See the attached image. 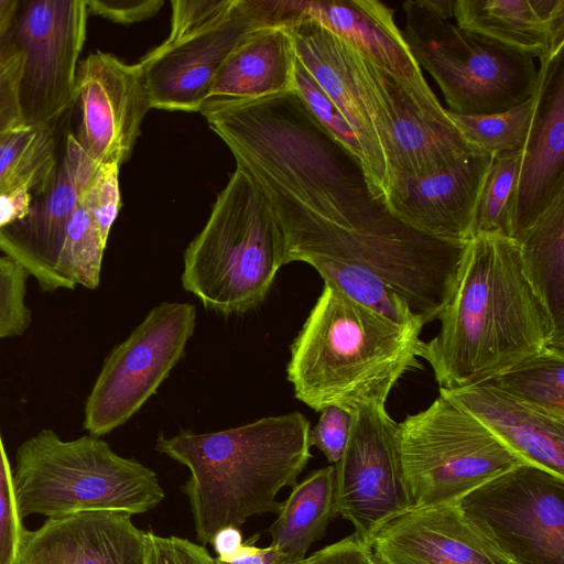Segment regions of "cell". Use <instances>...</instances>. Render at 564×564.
<instances>
[{
	"label": "cell",
	"mask_w": 564,
	"mask_h": 564,
	"mask_svg": "<svg viewBox=\"0 0 564 564\" xmlns=\"http://www.w3.org/2000/svg\"><path fill=\"white\" fill-rule=\"evenodd\" d=\"M199 112L262 188L283 232L312 218L354 227L386 203L295 89Z\"/></svg>",
	"instance_id": "1"
},
{
	"label": "cell",
	"mask_w": 564,
	"mask_h": 564,
	"mask_svg": "<svg viewBox=\"0 0 564 564\" xmlns=\"http://www.w3.org/2000/svg\"><path fill=\"white\" fill-rule=\"evenodd\" d=\"M438 319L440 330L423 341L421 357L445 390L484 383L547 349L560 351L511 237L476 235L466 242Z\"/></svg>",
	"instance_id": "2"
},
{
	"label": "cell",
	"mask_w": 564,
	"mask_h": 564,
	"mask_svg": "<svg viewBox=\"0 0 564 564\" xmlns=\"http://www.w3.org/2000/svg\"><path fill=\"white\" fill-rule=\"evenodd\" d=\"M310 431V421L291 412L217 432L160 434L155 449L189 470L183 490L197 540L210 543L223 528L278 513V494L297 484L312 457Z\"/></svg>",
	"instance_id": "3"
},
{
	"label": "cell",
	"mask_w": 564,
	"mask_h": 564,
	"mask_svg": "<svg viewBox=\"0 0 564 564\" xmlns=\"http://www.w3.org/2000/svg\"><path fill=\"white\" fill-rule=\"evenodd\" d=\"M421 326L397 323L324 284L291 345L288 380L321 412L386 403L399 379L420 367Z\"/></svg>",
	"instance_id": "4"
},
{
	"label": "cell",
	"mask_w": 564,
	"mask_h": 564,
	"mask_svg": "<svg viewBox=\"0 0 564 564\" xmlns=\"http://www.w3.org/2000/svg\"><path fill=\"white\" fill-rule=\"evenodd\" d=\"M286 263H334L369 273L395 291L426 325L453 295L466 242L426 235L387 204L354 227L313 218L286 234Z\"/></svg>",
	"instance_id": "5"
},
{
	"label": "cell",
	"mask_w": 564,
	"mask_h": 564,
	"mask_svg": "<svg viewBox=\"0 0 564 564\" xmlns=\"http://www.w3.org/2000/svg\"><path fill=\"white\" fill-rule=\"evenodd\" d=\"M284 264L282 227L259 184L236 167L185 250L182 285L209 310L245 313L264 301Z\"/></svg>",
	"instance_id": "6"
},
{
	"label": "cell",
	"mask_w": 564,
	"mask_h": 564,
	"mask_svg": "<svg viewBox=\"0 0 564 564\" xmlns=\"http://www.w3.org/2000/svg\"><path fill=\"white\" fill-rule=\"evenodd\" d=\"M12 475L22 520L83 511L134 516L154 509L165 497L153 470L90 434L66 441L41 430L19 446Z\"/></svg>",
	"instance_id": "7"
},
{
	"label": "cell",
	"mask_w": 564,
	"mask_h": 564,
	"mask_svg": "<svg viewBox=\"0 0 564 564\" xmlns=\"http://www.w3.org/2000/svg\"><path fill=\"white\" fill-rule=\"evenodd\" d=\"M402 8L406 45L417 65L440 86L447 110L464 116L492 115L533 95L538 69L532 57L460 29L422 0H406Z\"/></svg>",
	"instance_id": "8"
},
{
	"label": "cell",
	"mask_w": 564,
	"mask_h": 564,
	"mask_svg": "<svg viewBox=\"0 0 564 564\" xmlns=\"http://www.w3.org/2000/svg\"><path fill=\"white\" fill-rule=\"evenodd\" d=\"M399 451L412 506L457 502L485 481L527 464L443 393L399 423Z\"/></svg>",
	"instance_id": "9"
},
{
	"label": "cell",
	"mask_w": 564,
	"mask_h": 564,
	"mask_svg": "<svg viewBox=\"0 0 564 564\" xmlns=\"http://www.w3.org/2000/svg\"><path fill=\"white\" fill-rule=\"evenodd\" d=\"M350 45L386 160L388 207L415 181L465 155L480 153L448 118L424 76L405 79L393 75Z\"/></svg>",
	"instance_id": "10"
},
{
	"label": "cell",
	"mask_w": 564,
	"mask_h": 564,
	"mask_svg": "<svg viewBox=\"0 0 564 564\" xmlns=\"http://www.w3.org/2000/svg\"><path fill=\"white\" fill-rule=\"evenodd\" d=\"M513 564H564V477L518 465L457 501Z\"/></svg>",
	"instance_id": "11"
},
{
	"label": "cell",
	"mask_w": 564,
	"mask_h": 564,
	"mask_svg": "<svg viewBox=\"0 0 564 564\" xmlns=\"http://www.w3.org/2000/svg\"><path fill=\"white\" fill-rule=\"evenodd\" d=\"M195 325L193 304L154 306L105 360L86 400L85 430L100 437L139 412L182 358Z\"/></svg>",
	"instance_id": "12"
},
{
	"label": "cell",
	"mask_w": 564,
	"mask_h": 564,
	"mask_svg": "<svg viewBox=\"0 0 564 564\" xmlns=\"http://www.w3.org/2000/svg\"><path fill=\"white\" fill-rule=\"evenodd\" d=\"M88 15L86 0H19L2 39L23 55L18 87L23 124L54 127L75 104Z\"/></svg>",
	"instance_id": "13"
},
{
	"label": "cell",
	"mask_w": 564,
	"mask_h": 564,
	"mask_svg": "<svg viewBox=\"0 0 564 564\" xmlns=\"http://www.w3.org/2000/svg\"><path fill=\"white\" fill-rule=\"evenodd\" d=\"M346 449L336 469L338 514L365 538L392 514L412 506L399 451V423L386 403L367 402L352 412Z\"/></svg>",
	"instance_id": "14"
},
{
	"label": "cell",
	"mask_w": 564,
	"mask_h": 564,
	"mask_svg": "<svg viewBox=\"0 0 564 564\" xmlns=\"http://www.w3.org/2000/svg\"><path fill=\"white\" fill-rule=\"evenodd\" d=\"M263 26L272 25L260 0H238L218 24L152 50L139 62L152 108L199 112L226 58Z\"/></svg>",
	"instance_id": "15"
},
{
	"label": "cell",
	"mask_w": 564,
	"mask_h": 564,
	"mask_svg": "<svg viewBox=\"0 0 564 564\" xmlns=\"http://www.w3.org/2000/svg\"><path fill=\"white\" fill-rule=\"evenodd\" d=\"M77 100L78 143L95 164L121 166L131 156L152 108L140 64H126L110 53H90L78 65Z\"/></svg>",
	"instance_id": "16"
},
{
	"label": "cell",
	"mask_w": 564,
	"mask_h": 564,
	"mask_svg": "<svg viewBox=\"0 0 564 564\" xmlns=\"http://www.w3.org/2000/svg\"><path fill=\"white\" fill-rule=\"evenodd\" d=\"M76 137L67 132L47 183L32 194L29 213L0 229V250L45 291L61 289L57 262L83 185L97 169Z\"/></svg>",
	"instance_id": "17"
},
{
	"label": "cell",
	"mask_w": 564,
	"mask_h": 564,
	"mask_svg": "<svg viewBox=\"0 0 564 564\" xmlns=\"http://www.w3.org/2000/svg\"><path fill=\"white\" fill-rule=\"evenodd\" d=\"M510 213L512 238L564 195V46L540 61Z\"/></svg>",
	"instance_id": "18"
},
{
	"label": "cell",
	"mask_w": 564,
	"mask_h": 564,
	"mask_svg": "<svg viewBox=\"0 0 564 564\" xmlns=\"http://www.w3.org/2000/svg\"><path fill=\"white\" fill-rule=\"evenodd\" d=\"M364 540L381 564H513L457 502L411 506L383 520Z\"/></svg>",
	"instance_id": "19"
},
{
	"label": "cell",
	"mask_w": 564,
	"mask_h": 564,
	"mask_svg": "<svg viewBox=\"0 0 564 564\" xmlns=\"http://www.w3.org/2000/svg\"><path fill=\"white\" fill-rule=\"evenodd\" d=\"M291 34L295 56L332 100L358 138L365 174L377 196L384 197L387 167L372 110L359 76L351 45L311 18L297 14L283 25Z\"/></svg>",
	"instance_id": "20"
},
{
	"label": "cell",
	"mask_w": 564,
	"mask_h": 564,
	"mask_svg": "<svg viewBox=\"0 0 564 564\" xmlns=\"http://www.w3.org/2000/svg\"><path fill=\"white\" fill-rule=\"evenodd\" d=\"M131 518L115 511L48 518L37 530H25L19 557L61 564H143L145 532Z\"/></svg>",
	"instance_id": "21"
},
{
	"label": "cell",
	"mask_w": 564,
	"mask_h": 564,
	"mask_svg": "<svg viewBox=\"0 0 564 564\" xmlns=\"http://www.w3.org/2000/svg\"><path fill=\"white\" fill-rule=\"evenodd\" d=\"M491 155L473 153L410 184L390 212L413 228L448 241L467 242Z\"/></svg>",
	"instance_id": "22"
},
{
	"label": "cell",
	"mask_w": 564,
	"mask_h": 564,
	"mask_svg": "<svg viewBox=\"0 0 564 564\" xmlns=\"http://www.w3.org/2000/svg\"><path fill=\"white\" fill-rule=\"evenodd\" d=\"M527 464L564 477V421L541 413L488 383L445 390Z\"/></svg>",
	"instance_id": "23"
},
{
	"label": "cell",
	"mask_w": 564,
	"mask_h": 564,
	"mask_svg": "<svg viewBox=\"0 0 564 564\" xmlns=\"http://www.w3.org/2000/svg\"><path fill=\"white\" fill-rule=\"evenodd\" d=\"M294 73L295 50L289 31L281 25L260 28L226 58L200 110L293 90Z\"/></svg>",
	"instance_id": "24"
},
{
	"label": "cell",
	"mask_w": 564,
	"mask_h": 564,
	"mask_svg": "<svg viewBox=\"0 0 564 564\" xmlns=\"http://www.w3.org/2000/svg\"><path fill=\"white\" fill-rule=\"evenodd\" d=\"M289 8L303 14L357 47L365 56L405 79L423 77L402 32L394 10L377 0H291Z\"/></svg>",
	"instance_id": "25"
},
{
	"label": "cell",
	"mask_w": 564,
	"mask_h": 564,
	"mask_svg": "<svg viewBox=\"0 0 564 564\" xmlns=\"http://www.w3.org/2000/svg\"><path fill=\"white\" fill-rule=\"evenodd\" d=\"M460 29L540 61L564 46V0H454Z\"/></svg>",
	"instance_id": "26"
},
{
	"label": "cell",
	"mask_w": 564,
	"mask_h": 564,
	"mask_svg": "<svg viewBox=\"0 0 564 564\" xmlns=\"http://www.w3.org/2000/svg\"><path fill=\"white\" fill-rule=\"evenodd\" d=\"M512 238L527 279L551 319L555 346L564 351V195Z\"/></svg>",
	"instance_id": "27"
},
{
	"label": "cell",
	"mask_w": 564,
	"mask_h": 564,
	"mask_svg": "<svg viewBox=\"0 0 564 564\" xmlns=\"http://www.w3.org/2000/svg\"><path fill=\"white\" fill-rule=\"evenodd\" d=\"M336 469L329 465L296 484L268 529L271 546L288 561L301 562L311 545L323 538L337 518Z\"/></svg>",
	"instance_id": "28"
},
{
	"label": "cell",
	"mask_w": 564,
	"mask_h": 564,
	"mask_svg": "<svg viewBox=\"0 0 564 564\" xmlns=\"http://www.w3.org/2000/svg\"><path fill=\"white\" fill-rule=\"evenodd\" d=\"M57 153L54 127L20 124L0 134V194L21 187L39 192L55 169Z\"/></svg>",
	"instance_id": "29"
},
{
	"label": "cell",
	"mask_w": 564,
	"mask_h": 564,
	"mask_svg": "<svg viewBox=\"0 0 564 564\" xmlns=\"http://www.w3.org/2000/svg\"><path fill=\"white\" fill-rule=\"evenodd\" d=\"M484 383L564 421V352L547 349Z\"/></svg>",
	"instance_id": "30"
},
{
	"label": "cell",
	"mask_w": 564,
	"mask_h": 564,
	"mask_svg": "<svg viewBox=\"0 0 564 564\" xmlns=\"http://www.w3.org/2000/svg\"><path fill=\"white\" fill-rule=\"evenodd\" d=\"M107 240L79 204L67 225L56 273L61 289L77 284L94 290L100 282L101 264Z\"/></svg>",
	"instance_id": "31"
},
{
	"label": "cell",
	"mask_w": 564,
	"mask_h": 564,
	"mask_svg": "<svg viewBox=\"0 0 564 564\" xmlns=\"http://www.w3.org/2000/svg\"><path fill=\"white\" fill-rule=\"evenodd\" d=\"M533 112L532 96L525 101L492 115L464 116L446 109L448 118L478 152L496 155L523 147Z\"/></svg>",
	"instance_id": "32"
},
{
	"label": "cell",
	"mask_w": 564,
	"mask_h": 564,
	"mask_svg": "<svg viewBox=\"0 0 564 564\" xmlns=\"http://www.w3.org/2000/svg\"><path fill=\"white\" fill-rule=\"evenodd\" d=\"M522 148L492 155L479 195L473 237L502 235L510 237V213L517 184Z\"/></svg>",
	"instance_id": "33"
},
{
	"label": "cell",
	"mask_w": 564,
	"mask_h": 564,
	"mask_svg": "<svg viewBox=\"0 0 564 564\" xmlns=\"http://www.w3.org/2000/svg\"><path fill=\"white\" fill-rule=\"evenodd\" d=\"M295 90L316 120L365 167L360 142L332 100L295 56ZM365 171V170H364Z\"/></svg>",
	"instance_id": "34"
},
{
	"label": "cell",
	"mask_w": 564,
	"mask_h": 564,
	"mask_svg": "<svg viewBox=\"0 0 564 564\" xmlns=\"http://www.w3.org/2000/svg\"><path fill=\"white\" fill-rule=\"evenodd\" d=\"M28 276L14 260L0 256V339L22 335L31 324Z\"/></svg>",
	"instance_id": "35"
},
{
	"label": "cell",
	"mask_w": 564,
	"mask_h": 564,
	"mask_svg": "<svg viewBox=\"0 0 564 564\" xmlns=\"http://www.w3.org/2000/svg\"><path fill=\"white\" fill-rule=\"evenodd\" d=\"M119 169L117 164L98 165L78 196V204L91 216L106 240L121 207Z\"/></svg>",
	"instance_id": "36"
},
{
	"label": "cell",
	"mask_w": 564,
	"mask_h": 564,
	"mask_svg": "<svg viewBox=\"0 0 564 564\" xmlns=\"http://www.w3.org/2000/svg\"><path fill=\"white\" fill-rule=\"evenodd\" d=\"M24 533L17 508L12 469L0 432V564H17Z\"/></svg>",
	"instance_id": "37"
},
{
	"label": "cell",
	"mask_w": 564,
	"mask_h": 564,
	"mask_svg": "<svg viewBox=\"0 0 564 564\" xmlns=\"http://www.w3.org/2000/svg\"><path fill=\"white\" fill-rule=\"evenodd\" d=\"M238 0H173L171 31L165 42L196 34L225 20Z\"/></svg>",
	"instance_id": "38"
},
{
	"label": "cell",
	"mask_w": 564,
	"mask_h": 564,
	"mask_svg": "<svg viewBox=\"0 0 564 564\" xmlns=\"http://www.w3.org/2000/svg\"><path fill=\"white\" fill-rule=\"evenodd\" d=\"M23 67L21 51L6 39L0 40V134L23 124L18 87Z\"/></svg>",
	"instance_id": "39"
},
{
	"label": "cell",
	"mask_w": 564,
	"mask_h": 564,
	"mask_svg": "<svg viewBox=\"0 0 564 564\" xmlns=\"http://www.w3.org/2000/svg\"><path fill=\"white\" fill-rule=\"evenodd\" d=\"M352 413L338 408L327 406L310 431V445L321 451L332 465H336L349 440Z\"/></svg>",
	"instance_id": "40"
},
{
	"label": "cell",
	"mask_w": 564,
	"mask_h": 564,
	"mask_svg": "<svg viewBox=\"0 0 564 564\" xmlns=\"http://www.w3.org/2000/svg\"><path fill=\"white\" fill-rule=\"evenodd\" d=\"M143 564H216L208 551L189 540L144 533Z\"/></svg>",
	"instance_id": "41"
},
{
	"label": "cell",
	"mask_w": 564,
	"mask_h": 564,
	"mask_svg": "<svg viewBox=\"0 0 564 564\" xmlns=\"http://www.w3.org/2000/svg\"><path fill=\"white\" fill-rule=\"evenodd\" d=\"M89 14L112 22L130 24L153 17L164 4L162 0H86Z\"/></svg>",
	"instance_id": "42"
},
{
	"label": "cell",
	"mask_w": 564,
	"mask_h": 564,
	"mask_svg": "<svg viewBox=\"0 0 564 564\" xmlns=\"http://www.w3.org/2000/svg\"><path fill=\"white\" fill-rule=\"evenodd\" d=\"M302 564H371V552L364 538L354 532L305 557Z\"/></svg>",
	"instance_id": "43"
},
{
	"label": "cell",
	"mask_w": 564,
	"mask_h": 564,
	"mask_svg": "<svg viewBox=\"0 0 564 564\" xmlns=\"http://www.w3.org/2000/svg\"><path fill=\"white\" fill-rule=\"evenodd\" d=\"M258 534L242 543L241 547L227 561L215 558L216 564H281L288 561L278 550L271 545L258 547L256 542Z\"/></svg>",
	"instance_id": "44"
},
{
	"label": "cell",
	"mask_w": 564,
	"mask_h": 564,
	"mask_svg": "<svg viewBox=\"0 0 564 564\" xmlns=\"http://www.w3.org/2000/svg\"><path fill=\"white\" fill-rule=\"evenodd\" d=\"M31 202L32 193L25 187L0 194V229L22 219Z\"/></svg>",
	"instance_id": "45"
},
{
	"label": "cell",
	"mask_w": 564,
	"mask_h": 564,
	"mask_svg": "<svg viewBox=\"0 0 564 564\" xmlns=\"http://www.w3.org/2000/svg\"><path fill=\"white\" fill-rule=\"evenodd\" d=\"M217 558L229 560L242 545V534L238 528L226 527L220 529L214 535L212 542Z\"/></svg>",
	"instance_id": "46"
},
{
	"label": "cell",
	"mask_w": 564,
	"mask_h": 564,
	"mask_svg": "<svg viewBox=\"0 0 564 564\" xmlns=\"http://www.w3.org/2000/svg\"><path fill=\"white\" fill-rule=\"evenodd\" d=\"M18 7L19 0H0V40L11 29Z\"/></svg>",
	"instance_id": "47"
},
{
	"label": "cell",
	"mask_w": 564,
	"mask_h": 564,
	"mask_svg": "<svg viewBox=\"0 0 564 564\" xmlns=\"http://www.w3.org/2000/svg\"><path fill=\"white\" fill-rule=\"evenodd\" d=\"M422 3L445 20L453 17L454 0H422Z\"/></svg>",
	"instance_id": "48"
},
{
	"label": "cell",
	"mask_w": 564,
	"mask_h": 564,
	"mask_svg": "<svg viewBox=\"0 0 564 564\" xmlns=\"http://www.w3.org/2000/svg\"><path fill=\"white\" fill-rule=\"evenodd\" d=\"M17 564H61L56 562L19 557Z\"/></svg>",
	"instance_id": "49"
},
{
	"label": "cell",
	"mask_w": 564,
	"mask_h": 564,
	"mask_svg": "<svg viewBox=\"0 0 564 564\" xmlns=\"http://www.w3.org/2000/svg\"><path fill=\"white\" fill-rule=\"evenodd\" d=\"M371 552V551H370ZM371 564H381L371 553Z\"/></svg>",
	"instance_id": "50"
},
{
	"label": "cell",
	"mask_w": 564,
	"mask_h": 564,
	"mask_svg": "<svg viewBox=\"0 0 564 564\" xmlns=\"http://www.w3.org/2000/svg\"><path fill=\"white\" fill-rule=\"evenodd\" d=\"M281 564H302V561L301 562H288V563H281Z\"/></svg>",
	"instance_id": "51"
},
{
	"label": "cell",
	"mask_w": 564,
	"mask_h": 564,
	"mask_svg": "<svg viewBox=\"0 0 564 564\" xmlns=\"http://www.w3.org/2000/svg\"><path fill=\"white\" fill-rule=\"evenodd\" d=\"M9 131V130H8ZM2 134V133H1Z\"/></svg>",
	"instance_id": "52"
}]
</instances>
